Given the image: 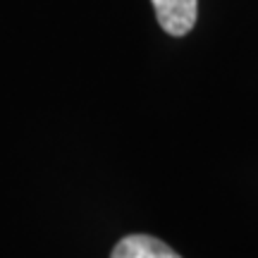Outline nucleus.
I'll use <instances>...</instances> for the list:
<instances>
[{"mask_svg": "<svg viewBox=\"0 0 258 258\" xmlns=\"http://www.w3.org/2000/svg\"><path fill=\"white\" fill-rule=\"evenodd\" d=\"M110 258H182L177 251H172L163 239L151 234H127L122 237Z\"/></svg>", "mask_w": 258, "mask_h": 258, "instance_id": "2", "label": "nucleus"}, {"mask_svg": "<svg viewBox=\"0 0 258 258\" xmlns=\"http://www.w3.org/2000/svg\"><path fill=\"white\" fill-rule=\"evenodd\" d=\"M158 24L170 36H186L199 17V0H151Z\"/></svg>", "mask_w": 258, "mask_h": 258, "instance_id": "1", "label": "nucleus"}]
</instances>
